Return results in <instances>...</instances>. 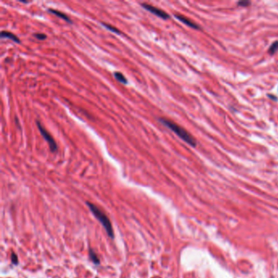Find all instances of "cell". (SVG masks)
Segmentation results:
<instances>
[{
  "mask_svg": "<svg viewBox=\"0 0 278 278\" xmlns=\"http://www.w3.org/2000/svg\"><path fill=\"white\" fill-rule=\"evenodd\" d=\"M159 121H160L164 126H166L167 127L170 129L174 133H175L180 139H182L184 141H185L188 144L191 145L192 147L197 146V141H196V139L193 138V136H191L185 129L181 127L180 126H179L178 124H176L175 122H172V121H170V120H168L167 118H162L159 119Z\"/></svg>",
  "mask_w": 278,
  "mask_h": 278,
  "instance_id": "cell-1",
  "label": "cell"
},
{
  "mask_svg": "<svg viewBox=\"0 0 278 278\" xmlns=\"http://www.w3.org/2000/svg\"><path fill=\"white\" fill-rule=\"evenodd\" d=\"M87 205L91 210V213L94 215L95 217L101 223V224L104 228L106 233H108V236L111 237V238H113V236H114L113 230V228H112L111 222L109 221V219L107 217V216L104 212H102L101 210L98 208L97 206H96L94 204H92L91 202H87Z\"/></svg>",
  "mask_w": 278,
  "mask_h": 278,
  "instance_id": "cell-2",
  "label": "cell"
},
{
  "mask_svg": "<svg viewBox=\"0 0 278 278\" xmlns=\"http://www.w3.org/2000/svg\"><path fill=\"white\" fill-rule=\"evenodd\" d=\"M37 126H38L40 133H41L42 136H43L44 139H45L46 141L47 142V144H48L49 148H50L51 151H52V152H56V150H57V144H56V141H55L54 138L52 137V135L42 126V124L38 122V121H37Z\"/></svg>",
  "mask_w": 278,
  "mask_h": 278,
  "instance_id": "cell-3",
  "label": "cell"
},
{
  "mask_svg": "<svg viewBox=\"0 0 278 278\" xmlns=\"http://www.w3.org/2000/svg\"><path fill=\"white\" fill-rule=\"evenodd\" d=\"M141 6H142L145 10L149 11L151 13H153V15H155V16L158 17L163 19V20H167V19H169V18H170V16L167 14L166 11H164L163 10H162V9L158 8V7H154L153 5H151V4H141Z\"/></svg>",
  "mask_w": 278,
  "mask_h": 278,
  "instance_id": "cell-4",
  "label": "cell"
},
{
  "mask_svg": "<svg viewBox=\"0 0 278 278\" xmlns=\"http://www.w3.org/2000/svg\"><path fill=\"white\" fill-rule=\"evenodd\" d=\"M175 18H177L179 21H181L182 23H184V24L188 25V26L191 27V28L196 29H200V27L198 26V24H195L194 22H193V21H190V20H189L188 18L182 16V15H175Z\"/></svg>",
  "mask_w": 278,
  "mask_h": 278,
  "instance_id": "cell-5",
  "label": "cell"
},
{
  "mask_svg": "<svg viewBox=\"0 0 278 278\" xmlns=\"http://www.w3.org/2000/svg\"><path fill=\"white\" fill-rule=\"evenodd\" d=\"M49 12H51L52 14L55 15L56 17H58L61 18L63 19L64 21H65L66 22H68V23H72V21L70 20V18L65 14V13H64L62 11H60L58 10H55V9H48Z\"/></svg>",
  "mask_w": 278,
  "mask_h": 278,
  "instance_id": "cell-6",
  "label": "cell"
},
{
  "mask_svg": "<svg viewBox=\"0 0 278 278\" xmlns=\"http://www.w3.org/2000/svg\"><path fill=\"white\" fill-rule=\"evenodd\" d=\"M1 38H10L11 40H12L13 42H17V43H20L21 42V40L19 39L17 35H15L13 33H11L9 31H2L1 32Z\"/></svg>",
  "mask_w": 278,
  "mask_h": 278,
  "instance_id": "cell-7",
  "label": "cell"
},
{
  "mask_svg": "<svg viewBox=\"0 0 278 278\" xmlns=\"http://www.w3.org/2000/svg\"><path fill=\"white\" fill-rule=\"evenodd\" d=\"M115 78L122 84H127V80L126 78V77L120 72H115L114 73Z\"/></svg>",
  "mask_w": 278,
  "mask_h": 278,
  "instance_id": "cell-8",
  "label": "cell"
},
{
  "mask_svg": "<svg viewBox=\"0 0 278 278\" xmlns=\"http://www.w3.org/2000/svg\"><path fill=\"white\" fill-rule=\"evenodd\" d=\"M89 256H90L91 261H92L96 265H99V264H100V259H99V258H98L97 254H96L94 251H93V250H91V249L89 250Z\"/></svg>",
  "mask_w": 278,
  "mask_h": 278,
  "instance_id": "cell-9",
  "label": "cell"
},
{
  "mask_svg": "<svg viewBox=\"0 0 278 278\" xmlns=\"http://www.w3.org/2000/svg\"><path fill=\"white\" fill-rule=\"evenodd\" d=\"M278 50V41H276L271 45V47L268 49V53L270 55H274Z\"/></svg>",
  "mask_w": 278,
  "mask_h": 278,
  "instance_id": "cell-10",
  "label": "cell"
},
{
  "mask_svg": "<svg viewBox=\"0 0 278 278\" xmlns=\"http://www.w3.org/2000/svg\"><path fill=\"white\" fill-rule=\"evenodd\" d=\"M102 24L104 25V27H105L106 29H108V30H110V31L113 32V33H115V34H121V31H120L119 29H118L117 28L113 27V25H110V24H105V23H102Z\"/></svg>",
  "mask_w": 278,
  "mask_h": 278,
  "instance_id": "cell-11",
  "label": "cell"
},
{
  "mask_svg": "<svg viewBox=\"0 0 278 278\" xmlns=\"http://www.w3.org/2000/svg\"><path fill=\"white\" fill-rule=\"evenodd\" d=\"M11 262H12V264H15V265H17L18 264V259L17 256V254H15L14 252L13 253H11Z\"/></svg>",
  "mask_w": 278,
  "mask_h": 278,
  "instance_id": "cell-12",
  "label": "cell"
},
{
  "mask_svg": "<svg viewBox=\"0 0 278 278\" xmlns=\"http://www.w3.org/2000/svg\"><path fill=\"white\" fill-rule=\"evenodd\" d=\"M34 37L37 38V39H39V40H44V39H46V38H47V35L38 33V34H35Z\"/></svg>",
  "mask_w": 278,
  "mask_h": 278,
  "instance_id": "cell-13",
  "label": "cell"
},
{
  "mask_svg": "<svg viewBox=\"0 0 278 278\" xmlns=\"http://www.w3.org/2000/svg\"><path fill=\"white\" fill-rule=\"evenodd\" d=\"M238 5L241 6V7H247L248 5H250V2H246V1H242V2H239L238 3Z\"/></svg>",
  "mask_w": 278,
  "mask_h": 278,
  "instance_id": "cell-14",
  "label": "cell"
}]
</instances>
